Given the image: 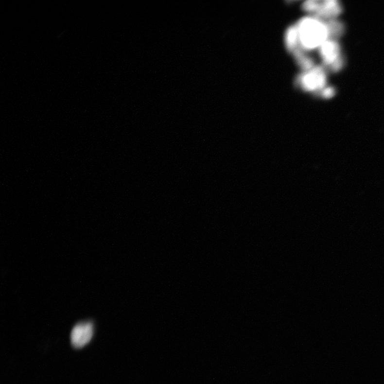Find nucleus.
I'll return each mask as SVG.
<instances>
[{"label":"nucleus","instance_id":"nucleus-1","mask_svg":"<svg viewBox=\"0 0 384 384\" xmlns=\"http://www.w3.org/2000/svg\"><path fill=\"white\" fill-rule=\"evenodd\" d=\"M299 47L306 52L314 50L329 39L327 23L314 16L300 19L297 24Z\"/></svg>","mask_w":384,"mask_h":384},{"label":"nucleus","instance_id":"nucleus-9","mask_svg":"<svg viewBox=\"0 0 384 384\" xmlns=\"http://www.w3.org/2000/svg\"><path fill=\"white\" fill-rule=\"evenodd\" d=\"M318 93L323 98L329 99L332 98L335 95V90L332 87H327Z\"/></svg>","mask_w":384,"mask_h":384},{"label":"nucleus","instance_id":"nucleus-7","mask_svg":"<svg viewBox=\"0 0 384 384\" xmlns=\"http://www.w3.org/2000/svg\"><path fill=\"white\" fill-rule=\"evenodd\" d=\"M292 54L296 62L303 72L309 70L315 67L314 60L306 54V52L300 47L296 49Z\"/></svg>","mask_w":384,"mask_h":384},{"label":"nucleus","instance_id":"nucleus-4","mask_svg":"<svg viewBox=\"0 0 384 384\" xmlns=\"http://www.w3.org/2000/svg\"><path fill=\"white\" fill-rule=\"evenodd\" d=\"M95 327L91 321H84L77 323L70 332V343L76 349L84 347L94 336Z\"/></svg>","mask_w":384,"mask_h":384},{"label":"nucleus","instance_id":"nucleus-6","mask_svg":"<svg viewBox=\"0 0 384 384\" xmlns=\"http://www.w3.org/2000/svg\"><path fill=\"white\" fill-rule=\"evenodd\" d=\"M284 43L287 51L292 53L299 48L298 31L296 24L290 26L287 29Z\"/></svg>","mask_w":384,"mask_h":384},{"label":"nucleus","instance_id":"nucleus-8","mask_svg":"<svg viewBox=\"0 0 384 384\" xmlns=\"http://www.w3.org/2000/svg\"><path fill=\"white\" fill-rule=\"evenodd\" d=\"M329 32V37L341 36L344 31V25L336 20H330L327 23Z\"/></svg>","mask_w":384,"mask_h":384},{"label":"nucleus","instance_id":"nucleus-3","mask_svg":"<svg viewBox=\"0 0 384 384\" xmlns=\"http://www.w3.org/2000/svg\"><path fill=\"white\" fill-rule=\"evenodd\" d=\"M301 7L305 12L312 14L314 17L322 20H332L341 14L342 10L341 3L336 0H309L305 1Z\"/></svg>","mask_w":384,"mask_h":384},{"label":"nucleus","instance_id":"nucleus-5","mask_svg":"<svg viewBox=\"0 0 384 384\" xmlns=\"http://www.w3.org/2000/svg\"><path fill=\"white\" fill-rule=\"evenodd\" d=\"M319 49L323 63L331 68L340 60L343 59L341 54V47L333 38H329Z\"/></svg>","mask_w":384,"mask_h":384},{"label":"nucleus","instance_id":"nucleus-2","mask_svg":"<svg viewBox=\"0 0 384 384\" xmlns=\"http://www.w3.org/2000/svg\"><path fill=\"white\" fill-rule=\"evenodd\" d=\"M327 74L320 66H315L311 70L303 72L296 78L295 84L306 92H319L326 86Z\"/></svg>","mask_w":384,"mask_h":384}]
</instances>
